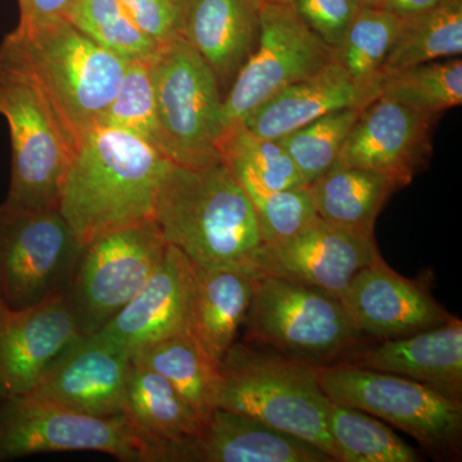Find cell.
<instances>
[{"mask_svg":"<svg viewBox=\"0 0 462 462\" xmlns=\"http://www.w3.org/2000/svg\"><path fill=\"white\" fill-rule=\"evenodd\" d=\"M153 220L167 245L199 267L245 272L263 245L247 191L223 160L202 167L170 165Z\"/></svg>","mask_w":462,"mask_h":462,"instance_id":"cell-3","label":"cell"},{"mask_svg":"<svg viewBox=\"0 0 462 462\" xmlns=\"http://www.w3.org/2000/svg\"><path fill=\"white\" fill-rule=\"evenodd\" d=\"M220 152L240 182H251L264 190L307 187L281 143L254 135L242 124L225 134Z\"/></svg>","mask_w":462,"mask_h":462,"instance_id":"cell-30","label":"cell"},{"mask_svg":"<svg viewBox=\"0 0 462 462\" xmlns=\"http://www.w3.org/2000/svg\"><path fill=\"white\" fill-rule=\"evenodd\" d=\"M254 278L233 267L196 266L188 334L220 364L247 318Z\"/></svg>","mask_w":462,"mask_h":462,"instance_id":"cell-23","label":"cell"},{"mask_svg":"<svg viewBox=\"0 0 462 462\" xmlns=\"http://www.w3.org/2000/svg\"><path fill=\"white\" fill-rule=\"evenodd\" d=\"M182 38L227 91L256 48L263 0H185ZM225 96V94H224Z\"/></svg>","mask_w":462,"mask_h":462,"instance_id":"cell-22","label":"cell"},{"mask_svg":"<svg viewBox=\"0 0 462 462\" xmlns=\"http://www.w3.org/2000/svg\"><path fill=\"white\" fill-rule=\"evenodd\" d=\"M75 0H18L20 26H33L65 17Z\"/></svg>","mask_w":462,"mask_h":462,"instance_id":"cell-38","label":"cell"},{"mask_svg":"<svg viewBox=\"0 0 462 462\" xmlns=\"http://www.w3.org/2000/svg\"><path fill=\"white\" fill-rule=\"evenodd\" d=\"M63 18L127 62L149 60L160 48L136 25L120 0H75Z\"/></svg>","mask_w":462,"mask_h":462,"instance_id":"cell-31","label":"cell"},{"mask_svg":"<svg viewBox=\"0 0 462 462\" xmlns=\"http://www.w3.org/2000/svg\"><path fill=\"white\" fill-rule=\"evenodd\" d=\"M130 357L165 378L206 421L216 409L221 379L218 363L189 334L158 340Z\"/></svg>","mask_w":462,"mask_h":462,"instance_id":"cell-26","label":"cell"},{"mask_svg":"<svg viewBox=\"0 0 462 462\" xmlns=\"http://www.w3.org/2000/svg\"><path fill=\"white\" fill-rule=\"evenodd\" d=\"M123 413L143 437L166 448L199 436L206 420L160 374L133 363L127 374Z\"/></svg>","mask_w":462,"mask_h":462,"instance_id":"cell-24","label":"cell"},{"mask_svg":"<svg viewBox=\"0 0 462 462\" xmlns=\"http://www.w3.org/2000/svg\"><path fill=\"white\" fill-rule=\"evenodd\" d=\"M279 2H288V3H291V0H279Z\"/></svg>","mask_w":462,"mask_h":462,"instance_id":"cell-43","label":"cell"},{"mask_svg":"<svg viewBox=\"0 0 462 462\" xmlns=\"http://www.w3.org/2000/svg\"><path fill=\"white\" fill-rule=\"evenodd\" d=\"M127 14L158 47L181 38L185 0H120Z\"/></svg>","mask_w":462,"mask_h":462,"instance_id":"cell-37","label":"cell"},{"mask_svg":"<svg viewBox=\"0 0 462 462\" xmlns=\"http://www.w3.org/2000/svg\"><path fill=\"white\" fill-rule=\"evenodd\" d=\"M291 5L303 23L336 51L361 7L356 0H291Z\"/></svg>","mask_w":462,"mask_h":462,"instance_id":"cell-36","label":"cell"},{"mask_svg":"<svg viewBox=\"0 0 462 462\" xmlns=\"http://www.w3.org/2000/svg\"><path fill=\"white\" fill-rule=\"evenodd\" d=\"M0 63L38 88L78 148L99 124L129 62L103 50L66 18H56L17 25L0 44Z\"/></svg>","mask_w":462,"mask_h":462,"instance_id":"cell-2","label":"cell"},{"mask_svg":"<svg viewBox=\"0 0 462 462\" xmlns=\"http://www.w3.org/2000/svg\"><path fill=\"white\" fill-rule=\"evenodd\" d=\"M169 160L138 136L97 126L79 142L58 209L80 245L109 231L153 220Z\"/></svg>","mask_w":462,"mask_h":462,"instance_id":"cell-1","label":"cell"},{"mask_svg":"<svg viewBox=\"0 0 462 462\" xmlns=\"http://www.w3.org/2000/svg\"><path fill=\"white\" fill-rule=\"evenodd\" d=\"M402 17L382 7L361 5L346 33L337 60L352 80L379 97L383 67L400 32Z\"/></svg>","mask_w":462,"mask_h":462,"instance_id":"cell-28","label":"cell"},{"mask_svg":"<svg viewBox=\"0 0 462 462\" xmlns=\"http://www.w3.org/2000/svg\"><path fill=\"white\" fill-rule=\"evenodd\" d=\"M167 462H334L302 438L229 410H212L199 436L167 447Z\"/></svg>","mask_w":462,"mask_h":462,"instance_id":"cell-19","label":"cell"},{"mask_svg":"<svg viewBox=\"0 0 462 462\" xmlns=\"http://www.w3.org/2000/svg\"><path fill=\"white\" fill-rule=\"evenodd\" d=\"M461 53L462 0H442L433 8L402 17L383 67V78Z\"/></svg>","mask_w":462,"mask_h":462,"instance_id":"cell-27","label":"cell"},{"mask_svg":"<svg viewBox=\"0 0 462 462\" xmlns=\"http://www.w3.org/2000/svg\"><path fill=\"white\" fill-rule=\"evenodd\" d=\"M0 115L11 136V181L5 205L58 208L75 143L41 91L12 67L0 63Z\"/></svg>","mask_w":462,"mask_h":462,"instance_id":"cell-8","label":"cell"},{"mask_svg":"<svg viewBox=\"0 0 462 462\" xmlns=\"http://www.w3.org/2000/svg\"><path fill=\"white\" fill-rule=\"evenodd\" d=\"M440 2L442 0H382L380 7L393 12L397 16L407 17L433 8Z\"/></svg>","mask_w":462,"mask_h":462,"instance_id":"cell-39","label":"cell"},{"mask_svg":"<svg viewBox=\"0 0 462 462\" xmlns=\"http://www.w3.org/2000/svg\"><path fill=\"white\" fill-rule=\"evenodd\" d=\"M8 311L9 310L7 307H5V303H3V300H0V320H2V319L8 314Z\"/></svg>","mask_w":462,"mask_h":462,"instance_id":"cell-41","label":"cell"},{"mask_svg":"<svg viewBox=\"0 0 462 462\" xmlns=\"http://www.w3.org/2000/svg\"><path fill=\"white\" fill-rule=\"evenodd\" d=\"M5 398H3L2 396H0V406H2V403H3V401H5Z\"/></svg>","mask_w":462,"mask_h":462,"instance_id":"cell-42","label":"cell"},{"mask_svg":"<svg viewBox=\"0 0 462 462\" xmlns=\"http://www.w3.org/2000/svg\"><path fill=\"white\" fill-rule=\"evenodd\" d=\"M149 69L163 156L184 167L223 160L224 91L211 67L181 36L158 48Z\"/></svg>","mask_w":462,"mask_h":462,"instance_id":"cell-6","label":"cell"},{"mask_svg":"<svg viewBox=\"0 0 462 462\" xmlns=\"http://www.w3.org/2000/svg\"><path fill=\"white\" fill-rule=\"evenodd\" d=\"M240 184L254 206L263 245L293 238L319 218L309 187L264 190L251 182Z\"/></svg>","mask_w":462,"mask_h":462,"instance_id":"cell-35","label":"cell"},{"mask_svg":"<svg viewBox=\"0 0 462 462\" xmlns=\"http://www.w3.org/2000/svg\"><path fill=\"white\" fill-rule=\"evenodd\" d=\"M97 451L126 462H161L160 446L143 437L125 413L97 416L33 396L0 406V461L45 452Z\"/></svg>","mask_w":462,"mask_h":462,"instance_id":"cell-9","label":"cell"},{"mask_svg":"<svg viewBox=\"0 0 462 462\" xmlns=\"http://www.w3.org/2000/svg\"><path fill=\"white\" fill-rule=\"evenodd\" d=\"M334 60L337 51L303 23L291 3L263 0L256 48L224 96L225 134L273 94Z\"/></svg>","mask_w":462,"mask_h":462,"instance_id":"cell-11","label":"cell"},{"mask_svg":"<svg viewBox=\"0 0 462 462\" xmlns=\"http://www.w3.org/2000/svg\"><path fill=\"white\" fill-rule=\"evenodd\" d=\"M376 98L356 84L337 60L273 94L240 124L254 135L278 141L322 116L339 109L365 108Z\"/></svg>","mask_w":462,"mask_h":462,"instance_id":"cell-21","label":"cell"},{"mask_svg":"<svg viewBox=\"0 0 462 462\" xmlns=\"http://www.w3.org/2000/svg\"><path fill=\"white\" fill-rule=\"evenodd\" d=\"M194 273L196 264L169 245L144 287L94 336L132 356L158 340L188 333Z\"/></svg>","mask_w":462,"mask_h":462,"instance_id":"cell-18","label":"cell"},{"mask_svg":"<svg viewBox=\"0 0 462 462\" xmlns=\"http://www.w3.org/2000/svg\"><path fill=\"white\" fill-rule=\"evenodd\" d=\"M218 369L216 407L302 438L338 462L328 430L331 400L320 387L315 366L236 340Z\"/></svg>","mask_w":462,"mask_h":462,"instance_id":"cell-4","label":"cell"},{"mask_svg":"<svg viewBox=\"0 0 462 462\" xmlns=\"http://www.w3.org/2000/svg\"><path fill=\"white\" fill-rule=\"evenodd\" d=\"M380 256L375 238L357 236L320 217L275 245H263L245 273L275 276L340 297L356 273Z\"/></svg>","mask_w":462,"mask_h":462,"instance_id":"cell-13","label":"cell"},{"mask_svg":"<svg viewBox=\"0 0 462 462\" xmlns=\"http://www.w3.org/2000/svg\"><path fill=\"white\" fill-rule=\"evenodd\" d=\"M245 342L320 367L354 354L363 334L338 297L287 279H254Z\"/></svg>","mask_w":462,"mask_h":462,"instance_id":"cell-5","label":"cell"},{"mask_svg":"<svg viewBox=\"0 0 462 462\" xmlns=\"http://www.w3.org/2000/svg\"><path fill=\"white\" fill-rule=\"evenodd\" d=\"M83 245L60 209L0 205V300L11 311L66 291Z\"/></svg>","mask_w":462,"mask_h":462,"instance_id":"cell-12","label":"cell"},{"mask_svg":"<svg viewBox=\"0 0 462 462\" xmlns=\"http://www.w3.org/2000/svg\"><path fill=\"white\" fill-rule=\"evenodd\" d=\"M167 247L151 220L109 231L81 249L66 294L84 336L102 329L139 293Z\"/></svg>","mask_w":462,"mask_h":462,"instance_id":"cell-10","label":"cell"},{"mask_svg":"<svg viewBox=\"0 0 462 462\" xmlns=\"http://www.w3.org/2000/svg\"><path fill=\"white\" fill-rule=\"evenodd\" d=\"M360 5H369V7H380L382 0H356Z\"/></svg>","mask_w":462,"mask_h":462,"instance_id":"cell-40","label":"cell"},{"mask_svg":"<svg viewBox=\"0 0 462 462\" xmlns=\"http://www.w3.org/2000/svg\"><path fill=\"white\" fill-rule=\"evenodd\" d=\"M328 430L338 462H419L418 452L375 416L331 401Z\"/></svg>","mask_w":462,"mask_h":462,"instance_id":"cell-29","label":"cell"},{"mask_svg":"<svg viewBox=\"0 0 462 462\" xmlns=\"http://www.w3.org/2000/svg\"><path fill=\"white\" fill-rule=\"evenodd\" d=\"M132 357L90 334L67 346L30 393L97 416L123 413Z\"/></svg>","mask_w":462,"mask_h":462,"instance_id":"cell-17","label":"cell"},{"mask_svg":"<svg viewBox=\"0 0 462 462\" xmlns=\"http://www.w3.org/2000/svg\"><path fill=\"white\" fill-rule=\"evenodd\" d=\"M66 291L0 320V396L30 393L58 356L83 337Z\"/></svg>","mask_w":462,"mask_h":462,"instance_id":"cell-14","label":"cell"},{"mask_svg":"<svg viewBox=\"0 0 462 462\" xmlns=\"http://www.w3.org/2000/svg\"><path fill=\"white\" fill-rule=\"evenodd\" d=\"M97 126L123 130L160 151L156 97L149 60L127 63L120 87Z\"/></svg>","mask_w":462,"mask_h":462,"instance_id":"cell-34","label":"cell"},{"mask_svg":"<svg viewBox=\"0 0 462 462\" xmlns=\"http://www.w3.org/2000/svg\"><path fill=\"white\" fill-rule=\"evenodd\" d=\"M379 97H385L431 116L462 103V62H428L383 78Z\"/></svg>","mask_w":462,"mask_h":462,"instance_id":"cell-32","label":"cell"},{"mask_svg":"<svg viewBox=\"0 0 462 462\" xmlns=\"http://www.w3.org/2000/svg\"><path fill=\"white\" fill-rule=\"evenodd\" d=\"M339 300L360 333L380 340L412 336L455 319L427 288L394 272L382 256L356 273Z\"/></svg>","mask_w":462,"mask_h":462,"instance_id":"cell-16","label":"cell"},{"mask_svg":"<svg viewBox=\"0 0 462 462\" xmlns=\"http://www.w3.org/2000/svg\"><path fill=\"white\" fill-rule=\"evenodd\" d=\"M363 108H345L278 139L307 187L338 162L346 138Z\"/></svg>","mask_w":462,"mask_h":462,"instance_id":"cell-33","label":"cell"},{"mask_svg":"<svg viewBox=\"0 0 462 462\" xmlns=\"http://www.w3.org/2000/svg\"><path fill=\"white\" fill-rule=\"evenodd\" d=\"M333 402L382 419L411 436L428 451L457 458L462 451V401L443 396L415 380L337 363L316 367Z\"/></svg>","mask_w":462,"mask_h":462,"instance_id":"cell-7","label":"cell"},{"mask_svg":"<svg viewBox=\"0 0 462 462\" xmlns=\"http://www.w3.org/2000/svg\"><path fill=\"white\" fill-rule=\"evenodd\" d=\"M434 117L378 97L361 111L338 161L406 187L430 157Z\"/></svg>","mask_w":462,"mask_h":462,"instance_id":"cell-15","label":"cell"},{"mask_svg":"<svg viewBox=\"0 0 462 462\" xmlns=\"http://www.w3.org/2000/svg\"><path fill=\"white\" fill-rule=\"evenodd\" d=\"M321 220L375 238L376 218L400 185L382 173L337 162L309 185Z\"/></svg>","mask_w":462,"mask_h":462,"instance_id":"cell-25","label":"cell"},{"mask_svg":"<svg viewBox=\"0 0 462 462\" xmlns=\"http://www.w3.org/2000/svg\"><path fill=\"white\" fill-rule=\"evenodd\" d=\"M340 363L393 374L462 401V322L460 319L412 336L382 340L356 351Z\"/></svg>","mask_w":462,"mask_h":462,"instance_id":"cell-20","label":"cell"}]
</instances>
